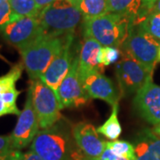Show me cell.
<instances>
[{"mask_svg":"<svg viewBox=\"0 0 160 160\" xmlns=\"http://www.w3.org/2000/svg\"><path fill=\"white\" fill-rule=\"evenodd\" d=\"M136 25L135 21L127 15L108 12L91 19H84V38H91L102 46L122 47L130 31Z\"/></svg>","mask_w":160,"mask_h":160,"instance_id":"1","label":"cell"},{"mask_svg":"<svg viewBox=\"0 0 160 160\" xmlns=\"http://www.w3.org/2000/svg\"><path fill=\"white\" fill-rule=\"evenodd\" d=\"M73 33L52 35L44 33L28 47L20 51L25 68L30 80L41 79L48 66L62 50Z\"/></svg>","mask_w":160,"mask_h":160,"instance_id":"2","label":"cell"},{"mask_svg":"<svg viewBox=\"0 0 160 160\" xmlns=\"http://www.w3.org/2000/svg\"><path fill=\"white\" fill-rule=\"evenodd\" d=\"M71 133L67 120L61 118L51 127L38 132L30 149L44 160H73Z\"/></svg>","mask_w":160,"mask_h":160,"instance_id":"3","label":"cell"},{"mask_svg":"<svg viewBox=\"0 0 160 160\" xmlns=\"http://www.w3.org/2000/svg\"><path fill=\"white\" fill-rule=\"evenodd\" d=\"M82 17L79 8L69 0L53 1L38 15L46 33L58 36L73 33Z\"/></svg>","mask_w":160,"mask_h":160,"instance_id":"4","label":"cell"},{"mask_svg":"<svg viewBox=\"0 0 160 160\" xmlns=\"http://www.w3.org/2000/svg\"><path fill=\"white\" fill-rule=\"evenodd\" d=\"M29 90L40 128L46 129L56 124L62 118L56 93L41 79L31 80Z\"/></svg>","mask_w":160,"mask_h":160,"instance_id":"5","label":"cell"},{"mask_svg":"<svg viewBox=\"0 0 160 160\" xmlns=\"http://www.w3.org/2000/svg\"><path fill=\"white\" fill-rule=\"evenodd\" d=\"M152 73L153 70L123 52L122 57L116 65V77L119 86L120 96L126 97L137 93L152 78Z\"/></svg>","mask_w":160,"mask_h":160,"instance_id":"6","label":"cell"},{"mask_svg":"<svg viewBox=\"0 0 160 160\" xmlns=\"http://www.w3.org/2000/svg\"><path fill=\"white\" fill-rule=\"evenodd\" d=\"M160 41L148 34L139 25H134L124 42L123 52L131 56L151 70L158 62Z\"/></svg>","mask_w":160,"mask_h":160,"instance_id":"7","label":"cell"},{"mask_svg":"<svg viewBox=\"0 0 160 160\" xmlns=\"http://www.w3.org/2000/svg\"><path fill=\"white\" fill-rule=\"evenodd\" d=\"M57 97L61 109L78 108L89 102L91 98L84 90L79 76V54L73 58L67 76L58 88Z\"/></svg>","mask_w":160,"mask_h":160,"instance_id":"8","label":"cell"},{"mask_svg":"<svg viewBox=\"0 0 160 160\" xmlns=\"http://www.w3.org/2000/svg\"><path fill=\"white\" fill-rule=\"evenodd\" d=\"M1 32L7 43L22 51L46 31L38 17H24L7 24Z\"/></svg>","mask_w":160,"mask_h":160,"instance_id":"9","label":"cell"},{"mask_svg":"<svg viewBox=\"0 0 160 160\" xmlns=\"http://www.w3.org/2000/svg\"><path fill=\"white\" fill-rule=\"evenodd\" d=\"M39 122L36 114L30 91H28L24 109L19 115L16 126L10 135L12 148L15 150H21L32 143L38 133Z\"/></svg>","mask_w":160,"mask_h":160,"instance_id":"10","label":"cell"},{"mask_svg":"<svg viewBox=\"0 0 160 160\" xmlns=\"http://www.w3.org/2000/svg\"><path fill=\"white\" fill-rule=\"evenodd\" d=\"M136 113L151 125L160 123V86L155 85L152 78L138 92L133 99Z\"/></svg>","mask_w":160,"mask_h":160,"instance_id":"11","label":"cell"},{"mask_svg":"<svg viewBox=\"0 0 160 160\" xmlns=\"http://www.w3.org/2000/svg\"><path fill=\"white\" fill-rule=\"evenodd\" d=\"M80 79L84 90L91 99L104 101L112 107L118 102L120 94L114 83L102 72L92 70L86 74L81 75Z\"/></svg>","mask_w":160,"mask_h":160,"instance_id":"12","label":"cell"},{"mask_svg":"<svg viewBox=\"0 0 160 160\" xmlns=\"http://www.w3.org/2000/svg\"><path fill=\"white\" fill-rule=\"evenodd\" d=\"M22 63L13 66L10 71L0 77V118L6 115L21 114L17 107V99L21 92L16 89V83L22 77Z\"/></svg>","mask_w":160,"mask_h":160,"instance_id":"13","label":"cell"},{"mask_svg":"<svg viewBox=\"0 0 160 160\" xmlns=\"http://www.w3.org/2000/svg\"><path fill=\"white\" fill-rule=\"evenodd\" d=\"M74 36H70L69 40L63 46L62 50L53 59L51 64L48 66L46 72L43 74L41 80L52 88L57 95L58 88L62 81L69 72L71 63L73 61L72 44Z\"/></svg>","mask_w":160,"mask_h":160,"instance_id":"14","label":"cell"},{"mask_svg":"<svg viewBox=\"0 0 160 160\" xmlns=\"http://www.w3.org/2000/svg\"><path fill=\"white\" fill-rule=\"evenodd\" d=\"M72 135L79 150L88 158H98L105 149V142L99 137L95 126L86 122L76 124L72 129Z\"/></svg>","mask_w":160,"mask_h":160,"instance_id":"15","label":"cell"},{"mask_svg":"<svg viewBox=\"0 0 160 160\" xmlns=\"http://www.w3.org/2000/svg\"><path fill=\"white\" fill-rule=\"evenodd\" d=\"M134 160H160V137L152 130L143 129L134 140Z\"/></svg>","mask_w":160,"mask_h":160,"instance_id":"16","label":"cell"},{"mask_svg":"<svg viewBox=\"0 0 160 160\" xmlns=\"http://www.w3.org/2000/svg\"><path fill=\"white\" fill-rule=\"evenodd\" d=\"M84 38L79 52V75L86 74L92 70L102 72L104 68L99 63L98 60L99 52L102 46L93 38Z\"/></svg>","mask_w":160,"mask_h":160,"instance_id":"17","label":"cell"},{"mask_svg":"<svg viewBox=\"0 0 160 160\" xmlns=\"http://www.w3.org/2000/svg\"><path fill=\"white\" fill-rule=\"evenodd\" d=\"M142 0H107L108 12L127 15L132 18L137 25V19Z\"/></svg>","mask_w":160,"mask_h":160,"instance_id":"18","label":"cell"},{"mask_svg":"<svg viewBox=\"0 0 160 160\" xmlns=\"http://www.w3.org/2000/svg\"><path fill=\"white\" fill-rule=\"evenodd\" d=\"M9 3L12 12V22L24 17H38L41 12L35 0H11Z\"/></svg>","mask_w":160,"mask_h":160,"instance_id":"19","label":"cell"},{"mask_svg":"<svg viewBox=\"0 0 160 160\" xmlns=\"http://www.w3.org/2000/svg\"><path fill=\"white\" fill-rule=\"evenodd\" d=\"M118 102L112 107V112L102 126H99L97 132L110 141H116L122 132V127L118 120Z\"/></svg>","mask_w":160,"mask_h":160,"instance_id":"20","label":"cell"},{"mask_svg":"<svg viewBox=\"0 0 160 160\" xmlns=\"http://www.w3.org/2000/svg\"><path fill=\"white\" fill-rule=\"evenodd\" d=\"M84 19H91L108 13L107 0H82L79 6Z\"/></svg>","mask_w":160,"mask_h":160,"instance_id":"21","label":"cell"},{"mask_svg":"<svg viewBox=\"0 0 160 160\" xmlns=\"http://www.w3.org/2000/svg\"><path fill=\"white\" fill-rule=\"evenodd\" d=\"M105 146L109 148L114 154L119 156L122 158H126L127 159L134 160L135 158V152L133 145L126 141H112V142H106Z\"/></svg>","mask_w":160,"mask_h":160,"instance_id":"22","label":"cell"},{"mask_svg":"<svg viewBox=\"0 0 160 160\" xmlns=\"http://www.w3.org/2000/svg\"><path fill=\"white\" fill-rule=\"evenodd\" d=\"M138 25L145 32L160 41V13H149Z\"/></svg>","mask_w":160,"mask_h":160,"instance_id":"23","label":"cell"},{"mask_svg":"<svg viewBox=\"0 0 160 160\" xmlns=\"http://www.w3.org/2000/svg\"><path fill=\"white\" fill-rule=\"evenodd\" d=\"M122 54L118 47L115 46H102L99 52V63L102 66H109L111 64L116 63Z\"/></svg>","mask_w":160,"mask_h":160,"instance_id":"24","label":"cell"},{"mask_svg":"<svg viewBox=\"0 0 160 160\" xmlns=\"http://www.w3.org/2000/svg\"><path fill=\"white\" fill-rule=\"evenodd\" d=\"M12 22V12L10 3L6 0H0V31Z\"/></svg>","mask_w":160,"mask_h":160,"instance_id":"25","label":"cell"},{"mask_svg":"<svg viewBox=\"0 0 160 160\" xmlns=\"http://www.w3.org/2000/svg\"><path fill=\"white\" fill-rule=\"evenodd\" d=\"M157 1L158 0H142V6H141V10H140L137 19V24L142 22L143 20L149 15L151 9L157 3Z\"/></svg>","mask_w":160,"mask_h":160,"instance_id":"26","label":"cell"},{"mask_svg":"<svg viewBox=\"0 0 160 160\" xmlns=\"http://www.w3.org/2000/svg\"><path fill=\"white\" fill-rule=\"evenodd\" d=\"M84 158H85V160H130L127 159L126 158H122V157H119V156H117L109 148H107L106 146H105V149H104L103 153L100 157L93 158H88V157H86V155H84Z\"/></svg>","mask_w":160,"mask_h":160,"instance_id":"27","label":"cell"},{"mask_svg":"<svg viewBox=\"0 0 160 160\" xmlns=\"http://www.w3.org/2000/svg\"><path fill=\"white\" fill-rule=\"evenodd\" d=\"M13 150L12 144L11 136H1L0 135V156H5L12 153Z\"/></svg>","mask_w":160,"mask_h":160,"instance_id":"28","label":"cell"},{"mask_svg":"<svg viewBox=\"0 0 160 160\" xmlns=\"http://www.w3.org/2000/svg\"><path fill=\"white\" fill-rule=\"evenodd\" d=\"M23 156L21 150H13L10 154L0 156V160H22Z\"/></svg>","mask_w":160,"mask_h":160,"instance_id":"29","label":"cell"},{"mask_svg":"<svg viewBox=\"0 0 160 160\" xmlns=\"http://www.w3.org/2000/svg\"><path fill=\"white\" fill-rule=\"evenodd\" d=\"M22 160H44L40 156L35 153L34 151H32L31 149L26 152L24 156H23V159Z\"/></svg>","mask_w":160,"mask_h":160,"instance_id":"30","label":"cell"},{"mask_svg":"<svg viewBox=\"0 0 160 160\" xmlns=\"http://www.w3.org/2000/svg\"><path fill=\"white\" fill-rule=\"evenodd\" d=\"M35 1H36L38 6L39 7L40 9H41V11H42L45 7L49 6V5H51L53 1H55V0H35Z\"/></svg>","mask_w":160,"mask_h":160,"instance_id":"31","label":"cell"},{"mask_svg":"<svg viewBox=\"0 0 160 160\" xmlns=\"http://www.w3.org/2000/svg\"><path fill=\"white\" fill-rule=\"evenodd\" d=\"M73 159L74 160H85L84 158V155L81 151L78 150H75L74 154H73Z\"/></svg>","mask_w":160,"mask_h":160,"instance_id":"32","label":"cell"},{"mask_svg":"<svg viewBox=\"0 0 160 160\" xmlns=\"http://www.w3.org/2000/svg\"><path fill=\"white\" fill-rule=\"evenodd\" d=\"M150 13H160V0L157 1V3L150 11Z\"/></svg>","mask_w":160,"mask_h":160,"instance_id":"33","label":"cell"},{"mask_svg":"<svg viewBox=\"0 0 160 160\" xmlns=\"http://www.w3.org/2000/svg\"><path fill=\"white\" fill-rule=\"evenodd\" d=\"M152 131H153V132L156 133L158 136H159L160 137V123L159 124H158V125H156V126L153 127Z\"/></svg>","mask_w":160,"mask_h":160,"instance_id":"34","label":"cell"},{"mask_svg":"<svg viewBox=\"0 0 160 160\" xmlns=\"http://www.w3.org/2000/svg\"><path fill=\"white\" fill-rule=\"evenodd\" d=\"M69 1L71 4H73L74 6H77V7H78L80 5V3L82 2V0H69Z\"/></svg>","mask_w":160,"mask_h":160,"instance_id":"35","label":"cell"},{"mask_svg":"<svg viewBox=\"0 0 160 160\" xmlns=\"http://www.w3.org/2000/svg\"><path fill=\"white\" fill-rule=\"evenodd\" d=\"M158 61H160V47L159 50H158Z\"/></svg>","mask_w":160,"mask_h":160,"instance_id":"36","label":"cell"},{"mask_svg":"<svg viewBox=\"0 0 160 160\" xmlns=\"http://www.w3.org/2000/svg\"><path fill=\"white\" fill-rule=\"evenodd\" d=\"M6 1H8V2H10V1H11V0H6Z\"/></svg>","mask_w":160,"mask_h":160,"instance_id":"37","label":"cell"}]
</instances>
